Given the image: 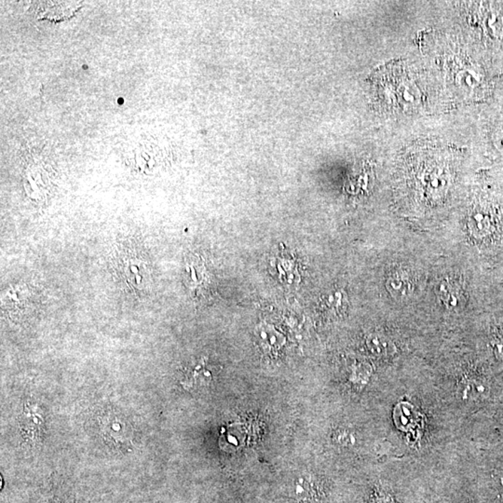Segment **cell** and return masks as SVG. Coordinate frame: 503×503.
<instances>
[{
  "instance_id": "4fadbf2b",
  "label": "cell",
  "mask_w": 503,
  "mask_h": 503,
  "mask_svg": "<svg viewBox=\"0 0 503 503\" xmlns=\"http://www.w3.org/2000/svg\"><path fill=\"white\" fill-rule=\"evenodd\" d=\"M367 347L371 355L377 357H388L395 352V346L388 337L380 334L369 335L367 341Z\"/></svg>"
},
{
  "instance_id": "5bb4252c",
  "label": "cell",
  "mask_w": 503,
  "mask_h": 503,
  "mask_svg": "<svg viewBox=\"0 0 503 503\" xmlns=\"http://www.w3.org/2000/svg\"><path fill=\"white\" fill-rule=\"evenodd\" d=\"M292 492L295 499L300 501H312L316 490L312 478L309 475H300L292 484Z\"/></svg>"
},
{
  "instance_id": "ba28073f",
  "label": "cell",
  "mask_w": 503,
  "mask_h": 503,
  "mask_svg": "<svg viewBox=\"0 0 503 503\" xmlns=\"http://www.w3.org/2000/svg\"><path fill=\"white\" fill-rule=\"evenodd\" d=\"M322 310L331 315H341L349 306V300L345 292L341 289H332L325 293L320 301Z\"/></svg>"
},
{
  "instance_id": "277c9868",
  "label": "cell",
  "mask_w": 503,
  "mask_h": 503,
  "mask_svg": "<svg viewBox=\"0 0 503 503\" xmlns=\"http://www.w3.org/2000/svg\"><path fill=\"white\" fill-rule=\"evenodd\" d=\"M439 300L444 305L447 310H456L462 309L464 304V295L462 288L450 279L441 280L436 288Z\"/></svg>"
},
{
  "instance_id": "5b68a950",
  "label": "cell",
  "mask_w": 503,
  "mask_h": 503,
  "mask_svg": "<svg viewBox=\"0 0 503 503\" xmlns=\"http://www.w3.org/2000/svg\"><path fill=\"white\" fill-rule=\"evenodd\" d=\"M386 289L393 298L402 300L413 292V283L410 275L402 270H393L386 279Z\"/></svg>"
},
{
  "instance_id": "2e32d148",
  "label": "cell",
  "mask_w": 503,
  "mask_h": 503,
  "mask_svg": "<svg viewBox=\"0 0 503 503\" xmlns=\"http://www.w3.org/2000/svg\"><path fill=\"white\" fill-rule=\"evenodd\" d=\"M337 441L340 444H344V446H349V444H355V437L352 432L349 431H340L337 432Z\"/></svg>"
},
{
  "instance_id": "30bf717a",
  "label": "cell",
  "mask_w": 503,
  "mask_h": 503,
  "mask_svg": "<svg viewBox=\"0 0 503 503\" xmlns=\"http://www.w3.org/2000/svg\"><path fill=\"white\" fill-rule=\"evenodd\" d=\"M255 335L259 342V345L264 350H279L285 345V338L280 332L277 331L273 326L263 322L255 329Z\"/></svg>"
},
{
  "instance_id": "7c38bea8",
  "label": "cell",
  "mask_w": 503,
  "mask_h": 503,
  "mask_svg": "<svg viewBox=\"0 0 503 503\" xmlns=\"http://www.w3.org/2000/svg\"><path fill=\"white\" fill-rule=\"evenodd\" d=\"M103 431L113 440H118L123 444L129 443L130 440H132L130 439V430L128 426L116 416H109L103 420Z\"/></svg>"
},
{
  "instance_id": "7a4b0ae2",
  "label": "cell",
  "mask_w": 503,
  "mask_h": 503,
  "mask_svg": "<svg viewBox=\"0 0 503 503\" xmlns=\"http://www.w3.org/2000/svg\"><path fill=\"white\" fill-rule=\"evenodd\" d=\"M273 275L285 286H297L300 280L294 258L280 254L270 260Z\"/></svg>"
},
{
  "instance_id": "3957f363",
  "label": "cell",
  "mask_w": 503,
  "mask_h": 503,
  "mask_svg": "<svg viewBox=\"0 0 503 503\" xmlns=\"http://www.w3.org/2000/svg\"><path fill=\"white\" fill-rule=\"evenodd\" d=\"M495 216L489 207L480 206L469 213L467 225L469 233L477 238L492 234L495 228Z\"/></svg>"
},
{
  "instance_id": "9a60e30c",
  "label": "cell",
  "mask_w": 503,
  "mask_h": 503,
  "mask_svg": "<svg viewBox=\"0 0 503 503\" xmlns=\"http://www.w3.org/2000/svg\"><path fill=\"white\" fill-rule=\"evenodd\" d=\"M492 347L496 357L503 362V331L499 332L494 337Z\"/></svg>"
},
{
  "instance_id": "52a82bcc",
  "label": "cell",
  "mask_w": 503,
  "mask_h": 503,
  "mask_svg": "<svg viewBox=\"0 0 503 503\" xmlns=\"http://www.w3.org/2000/svg\"><path fill=\"white\" fill-rule=\"evenodd\" d=\"M121 271L123 273L124 279L128 285L132 288H139L140 286L146 283V263L141 258L128 255L126 259L123 260Z\"/></svg>"
},
{
  "instance_id": "8992f818",
  "label": "cell",
  "mask_w": 503,
  "mask_h": 503,
  "mask_svg": "<svg viewBox=\"0 0 503 503\" xmlns=\"http://www.w3.org/2000/svg\"><path fill=\"white\" fill-rule=\"evenodd\" d=\"M211 380L212 373L207 368V360L201 359L196 365L187 369L181 383L186 389L192 391L208 386Z\"/></svg>"
},
{
  "instance_id": "8fae6325",
  "label": "cell",
  "mask_w": 503,
  "mask_h": 503,
  "mask_svg": "<svg viewBox=\"0 0 503 503\" xmlns=\"http://www.w3.org/2000/svg\"><path fill=\"white\" fill-rule=\"evenodd\" d=\"M489 386L483 380L477 377H469L460 383L459 386V395L460 398L464 401H477L483 398L487 395Z\"/></svg>"
},
{
  "instance_id": "6da1fadb",
  "label": "cell",
  "mask_w": 503,
  "mask_h": 503,
  "mask_svg": "<svg viewBox=\"0 0 503 503\" xmlns=\"http://www.w3.org/2000/svg\"><path fill=\"white\" fill-rule=\"evenodd\" d=\"M416 152L420 161L417 173L420 190L430 199H440L449 188L451 180L449 170L442 161L440 149L422 148Z\"/></svg>"
},
{
  "instance_id": "9c48e42d",
  "label": "cell",
  "mask_w": 503,
  "mask_h": 503,
  "mask_svg": "<svg viewBox=\"0 0 503 503\" xmlns=\"http://www.w3.org/2000/svg\"><path fill=\"white\" fill-rule=\"evenodd\" d=\"M206 268L200 258L191 257L188 259L184 270V280L188 288L192 290L200 288L206 280Z\"/></svg>"
}]
</instances>
